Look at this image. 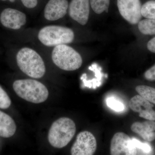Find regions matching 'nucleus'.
<instances>
[{
	"label": "nucleus",
	"instance_id": "1",
	"mask_svg": "<svg viewBox=\"0 0 155 155\" xmlns=\"http://www.w3.org/2000/svg\"><path fill=\"white\" fill-rule=\"evenodd\" d=\"M16 59L19 69L29 77L39 78L45 75L44 62L38 53L32 49L22 48L17 53Z\"/></svg>",
	"mask_w": 155,
	"mask_h": 155
},
{
	"label": "nucleus",
	"instance_id": "2",
	"mask_svg": "<svg viewBox=\"0 0 155 155\" xmlns=\"http://www.w3.org/2000/svg\"><path fill=\"white\" fill-rule=\"evenodd\" d=\"M13 88L18 96L34 104L44 102L48 97V91L46 87L41 82L33 79L15 81L13 84Z\"/></svg>",
	"mask_w": 155,
	"mask_h": 155
},
{
	"label": "nucleus",
	"instance_id": "3",
	"mask_svg": "<svg viewBox=\"0 0 155 155\" xmlns=\"http://www.w3.org/2000/svg\"><path fill=\"white\" fill-rule=\"evenodd\" d=\"M76 132L74 121L62 117L55 121L50 127L48 139L51 145L56 148H62L70 142Z\"/></svg>",
	"mask_w": 155,
	"mask_h": 155
},
{
	"label": "nucleus",
	"instance_id": "4",
	"mask_svg": "<svg viewBox=\"0 0 155 155\" xmlns=\"http://www.w3.org/2000/svg\"><path fill=\"white\" fill-rule=\"evenodd\" d=\"M74 31L71 28L60 25H48L40 29L38 38L43 45L55 47L71 43L74 40Z\"/></svg>",
	"mask_w": 155,
	"mask_h": 155
},
{
	"label": "nucleus",
	"instance_id": "5",
	"mask_svg": "<svg viewBox=\"0 0 155 155\" xmlns=\"http://www.w3.org/2000/svg\"><path fill=\"white\" fill-rule=\"evenodd\" d=\"M52 59L57 67L65 71L77 70L82 64V59L80 54L66 45L54 47L52 52Z\"/></svg>",
	"mask_w": 155,
	"mask_h": 155
},
{
	"label": "nucleus",
	"instance_id": "6",
	"mask_svg": "<svg viewBox=\"0 0 155 155\" xmlns=\"http://www.w3.org/2000/svg\"><path fill=\"white\" fill-rule=\"evenodd\" d=\"M96 140L94 135L88 131L80 132L71 149L72 155H93L97 150Z\"/></svg>",
	"mask_w": 155,
	"mask_h": 155
},
{
	"label": "nucleus",
	"instance_id": "7",
	"mask_svg": "<svg viewBox=\"0 0 155 155\" xmlns=\"http://www.w3.org/2000/svg\"><path fill=\"white\" fill-rule=\"evenodd\" d=\"M117 6L121 16L130 24H137L141 20L140 0H117Z\"/></svg>",
	"mask_w": 155,
	"mask_h": 155
},
{
	"label": "nucleus",
	"instance_id": "8",
	"mask_svg": "<svg viewBox=\"0 0 155 155\" xmlns=\"http://www.w3.org/2000/svg\"><path fill=\"white\" fill-rule=\"evenodd\" d=\"M110 154L112 155H136L137 150L132 139L123 132L114 134L111 140Z\"/></svg>",
	"mask_w": 155,
	"mask_h": 155
},
{
	"label": "nucleus",
	"instance_id": "9",
	"mask_svg": "<svg viewBox=\"0 0 155 155\" xmlns=\"http://www.w3.org/2000/svg\"><path fill=\"white\" fill-rule=\"evenodd\" d=\"M0 21L6 28L18 30L25 25L26 16L24 13L16 9L8 8L2 12Z\"/></svg>",
	"mask_w": 155,
	"mask_h": 155
},
{
	"label": "nucleus",
	"instance_id": "10",
	"mask_svg": "<svg viewBox=\"0 0 155 155\" xmlns=\"http://www.w3.org/2000/svg\"><path fill=\"white\" fill-rule=\"evenodd\" d=\"M90 5V0H72L68 8L69 16L81 25H86L89 16Z\"/></svg>",
	"mask_w": 155,
	"mask_h": 155
},
{
	"label": "nucleus",
	"instance_id": "11",
	"mask_svg": "<svg viewBox=\"0 0 155 155\" xmlns=\"http://www.w3.org/2000/svg\"><path fill=\"white\" fill-rule=\"evenodd\" d=\"M129 106L134 112L139 114L140 117L148 120H155V111L153 110L154 105L140 95L131 98Z\"/></svg>",
	"mask_w": 155,
	"mask_h": 155
},
{
	"label": "nucleus",
	"instance_id": "12",
	"mask_svg": "<svg viewBox=\"0 0 155 155\" xmlns=\"http://www.w3.org/2000/svg\"><path fill=\"white\" fill-rule=\"evenodd\" d=\"M69 8L67 0H49L44 9L45 18L49 21H56L64 17Z\"/></svg>",
	"mask_w": 155,
	"mask_h": 155
},
{
	"label": "nucleus",
	"instance_id": "13",
	"mask_svg": "<svg viewBox=\"0 0 155 155\" xmlns=\"http://www.w3.org/2000/svg\"><path fill=\"white\" fill-rule=\"evenodd\" d=\"M130 129L147 141L155 140V122L148 120L143 122H135L131 125Z\"/></svg>",
	"mask_w": 155,
	"mask_h": 155
},
{
	"label": "nucleus",
	"instance_id": "14",
	"mask_svg": "<svg viewBox=\"0 0 155 155\" xmlns=\"http://www.w3.org/2000/svg\"><path fill=\"white\" fill-rule=\"evenodd\" d=\"M17 129L15 122L8 114L0 111V137L9 138L14 135Z\"/></svg>",
	"mask_w": 155,
	"mask_h": 155
},
{
	"label": "nucleus",
	"instance_id": "15",
	"mask_svg": "<svg viewBox=\"0 0 155 155\" xmlns=\"http://www.w3.org/2000/svg\"><path fill=\"white\" fill-rule=\"evenodd\" d=\"M137 25L140 32L143 35L155 36V19H141Z\"/></svg>",
	"mask_w": 155,
	"mask_h": 155
},
{
	"label": "nucleus",
	"instance_id": "16",
	"mask_svg": "<svg viewBox=\"0 0 155 155\" xmlns=\"http://www.w3.org/2000/svg\"><path fill=\"white\" fill-rule=\"evenodd\" d=\"M135 90L139 95L155 104V88L147 85H140L137 86Z\"/></svg>",
	"mask_w": 155,
	"mask_h": 155
},
{
	"label": "nucleus",
	"instance_id": "17",
	"mask_svg": "<svg viewBox=\"0 0 155 155\" xmlns=\"http://www.w3.org/2000/svg\"><path fill=\"white\" fill-rule=\"evenodd\" d=\"M141 12L142 17L155 19V0L147 1L142 5Z\"/></svg>",
	"mask_w": 155,
	"mask_h": 155
},
{
	"label": "nucleus",
	"instance_id": "18",
	"mask_svg": "<svg viewBox=\"0 0 155 155\" xmlns=\"http://www.w3.org/2000/svg\"><path fill=\"white\" fill-rule=\"evenodd\" d=\"M110 0H90L91 8L95 13L101 14L106 11L108 12Z\"/></svg>",
	"mask_w": 155,
	"mask_h": 155
},
{
	"label": "nucleus",
	"instance_id": "19",
	"mask_svg": "<svg viewBox=\"0 0 155 155\" xmlns=\"http://www.w3.org/2000/svg\"><path fill=\"white\" fill-rule=\"evenodd\" d=\"M107 104L108 107L116 112H121L125 109V106L123 103L115 98H108L107 100Z\"/></svg>",
	"mask_w": 155,
	"mask_h": 155
},
{
	"label": "nucleus",
	"instance_id": "20",
	"mask_svg": "<svg viewBox=\"0 0 155 155\" xmlns=\"http://www.w3.org/2000/svg\"><path fill=\"white\" fill-rule=\"evenodd\" d=\"M11 101L7 93L0 86V108L6 109L10 107Z\"/></svg>",
	"mask_w": 155,
	"mask_h": 155
},
{
	"label": "nucleus",
	"instance_id": "21",
	"mask_svg": "<svg viewBox=\"0 0 155 155\" xmlns=\"http://www.w3.org/2000/svg\"><path fill=\"white\" fill-rule=\"evenodd\" d=\"M132 139L137 149L141 150L143 153H148L151 151V147L148 144L142 143L140 141L135 138H133Z\"/></svg>",
	"mask_w": 155,
	"mask_h": 155
},
{
	"label": "nucleus",
	"instance_id": "22",
	"mask_svg": "<svg viewBox=\"0 0 155 155\" xmlns=\"http://www.w3.org/2000/svg\"><path fill=\"white\" fill-rule=\"evenodd\" d=\"M144 76L147 80L149 81H155V64L146 71Z\"/></svg>",
	"mask_w": 155,
	"mask_h": 155
},
{
	"label": "nucleus",
	"instance_id": "23",
	"mask_svg": "<svg viewBox=\"0 0 155 155\" xmlns=\"http://www.w3.org/2000/svg\"><path fill=\"white\" fill-rule=\"evenodd\" d=\"M23 5L28 8H33L38 5V0H21Z\"/></svg>",
	"mask_w": 155,
	"mask_h": 155
},
{
	"label": "nucleus",
	"instance_id": "24",
	"mask_svg": "<svg viewBox=\"0 0 155 155\" xmlns=\"http://www.w3.org/2000/svg\"><path fill=\"white\" fill-rule=\"evenodd\" d=\"M147 48L150 52L155 54V36L148 41Z\"/></svg>",
	"mask_w": 155,
	"mask_h": 155
},
{
	"label": "nucleus",
	"instance_id": "25",
	"mask_svg": "<svg viewBox=\"0 0 155 155\" xmlns=\"http://www.w3.org/2000/svg\"><path fill=\"white\" fill-rule=\"evenodd\" d=\"M2 1H7V0H2ZM8 1H10L11 2H15V0H8Z\"/></svg>",
	"mask_w": 155,
	"mask_h": 155
}]
</instances>
